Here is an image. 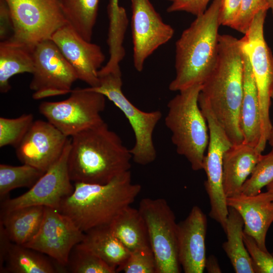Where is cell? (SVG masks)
Here are the masks:
<instances>
[{
  "instance_id": "4316f807",
  "label": "cell",
  "mask_w": 273,
  "mask_h": 273,
  "mask_svg": "<svg viewBox=\"0 0 273 273\" xmlns=\"http://www.w3.org/2000/svg\"><path fill=\"white\" fill-rule=\"evenodd\" d=\"M224 232L227 240L222 248L236 273H254L251 258L244 244L243 234L244 221L233 207H228Z\"/></svg>"
},
{
  "instance_id": "44dd1931",
  "label": "cell",
  "mask_w": 273,
  "mask_h": 273,
  "mask_svg": "<svg viewBox=\"0 0 273 273\" xmlns=\"http://www.w3.org/2000/svg\"><path fill=\"white\" fill-rule=\"evenodd\" d=\"M243 47V46H242ZM243 50V95L241 124L244 143L256 148L261 138L259 102L255 80L247 54Z\"/></svg>"
},
{
  "instance_id": "d6a6232c",
  "label": "cell",
  "mask_w": 273,
  "mask_h": 273,
  "mask_svg": "<svg viewBox=\"0 0 273 273\" xmlns=\"http://www.w3.org/2000/svg\"><path fill=\"white\" fill-rule=\"evenodd\" d=\"M157 273L155 256L151 248L130 253L125 262L116 270V272Z\"/></svg>"
},
{
  "instance_id": "4dcf8cb0",
  "label": "cell",
  "mask_w": 273,
  "mask_h": 273,
  "mask_svg": "<svg viewBox=\"0 0 273 273\" xmlns=\"http://www.w3.org/2000/svg\"><path fill=\"white\" fill-rule=\"evenodd\" d=\"M32 114H24L18 117H0V147L11 146L15 148L23 139L33 122Z\"/></svg>"
},
{
  "instance_id": "60d3db41",
  "label": "cell",
  "mask_w": 273,
  "mask_h": 273,
  "mask_svg": "<svg viewBox=\"0 0 273 273\" xmlns=\"http://www.w3.org/2000/svg\"><path fill=\"white\" fill-rule=\"evenodd\" d=\"M270 98L273 101V87L270 94ZM268 142L270 146L272 147V148H273V124H272L271 129Z\"/></svg>"
},
{
  "instance_id": "8d00e7d4",
  "label": "cell",
  "mask_w": 273,
  "mask_h": 273,
  "mask_svg": "<svg viewBox=\"0 0 273 273\" xmlns=\"http://www.w3.org/2000/svg\"><path fill=\"white\" fill-rule=\"evenodd\" d=\"M242 0H221L219 21L220 25L231 27L240 11Z\"/></svg>"
},
{
  "instance_id": "e0dca14e",
  "label": "cell",
  "mask_w": 273,
  "mask_h": 273,
  "mask_svg": "<svg viewBox=\"0 0 273 273\" xmlns=\"http://www.w3.org/2000/svg\"><path fill=\"white\" fill-rule=\"evenodd\" d=\"M51 39L72 66L78 79L89 87L99 85L98 72L105 60L99 45L83 38L68 23L58 29Z\"/></svg>"
},
{
  "instance_id": "cb8c5ba5",
  "label": "cell",
  "mask_w": 273,
  "mask_h": 273,
  "mask_svg": "<svg viewBox=\"0 0 273 273\" xmlns=\"http://www.w3.org/2000/svg\"><path fill=\"white\" fill-rule=\"evenodd\" d=\"M110 228L130 252L151 248L147 225L138 209L127 207L111 222Z\"/></svg>"
},
{
  "instance_id": "ee69618b",
  "label": "cell",
  "mask_w": 273,
  "mask_h": 273,
  "mask_svg": "<svg viewBox=\"0 0 273 273\" xmlns=\"http://www.w3.org/2000/svg\"><path fill=\"white\" fill-rule=\"evenodd\" d=\"M272 255H273V252H272Z\"/></svg>"
},
{
  "instance_id": "d590c367",
  "label": "cell",
  "mask_w": 273,
  "mask_h": 273,
  "mask_svg": "<svg viewBox=\"0 0 273 273\" xmlns=\"http://www.w3.org/2000/svg\"><path fill=\"white\" fill-rule=\"evenodd\" d=\"M170 3L167 12H186L196 17L202 14L207 9L210 0H166Z\"/></svg>"
},
{
  "instance_id": "6da1fadb",
  "label": "cell",
  "mask_w": 273,
  "mask_h": 273,
  "mask_svg": "<svg viewBox=\"0 0 273 273\" xmlns=\"http://www.w3.org/2000/svg\"><path fill=\"white\" fill-rule=\"evenodd\" d=\"M243 50L241 39L219 34L216 64L200 93L233 145L244 142L241 124L243 95Z\"/></svg>"
},
{
  "instance_id": "5bb4252c",
  "label": "cell",
  "mask_w": 273,
  "mask_h": 273,
  "mask_svg": "<svg viewBox=\"0 0 273 273\" xmlns=\"http://www.w3.org/2000/svg\"><path fill=\"white\" fill-rule=\"evenodd\" d=\"M84 237V233L68 216L58 209L44 207L38 232L23 246L47 255L66 268L71 250Z\"/></svg>"
},
{
  "instance_id": "3957f363",
  "label": "cell",
  "mask_w": 273,
  "mask_h": 273,
  "mask_svg": "<svg viewBox=\"0 0 273 273\" xmlns=\"http://www.w3.org/2000/svg\"><path fill=\"white\" fill-rule=\"evenodd\" d=\"M221 3L213 0L176 41L175 75L169 85L170 90L203 84L211 73L218 56Z\"/></svg>"
},
{
  "instance_id": "5b68a950",
  "label": "cell",
  "mask_w": 273,
  "mask_h": 273,
  "mask_svg": "<svg viewBox=\"0 0 273 273\" xmlns=\"http://www.w3.org/2000/svg\"><path fill=\"white\" fill-rule=\"evenodd\" d=\"M202 84L181 90L167 104L165 124L177 154L184 156L193 170L203 169L209 143L208 127L198 103Z\"/></svg>"
},
{
  "instance_id": "f35d334b",
  "label": "cell",
  "mask_w": 273,
  "mask_h": 273,
  "mask_svg": "<svg viewBox=\"0 0 273 273\" xmlns=\"http://www.w3.org/2000/svg\"><path fill=\"white\" fill-rule=\"evenodd\" d=\"M12 243L5 228L0 222V272L3 269L6 257Z\"/></svg>"
},
{
  "instance_id": "b9f144b4",
  "label": "cell",
  "mask_w": 273,
  "mask_h": 273,
  "mask_svg": "<svg viewBox=\"0 0 273 273\" xmlns=\"http://www.w3.org/2000/svg\"><path fill=\"white\" fill-rule=\"evenodd\" d=\"M264 1L268 9L271 10L273 16V0H264Z\"/></svg>"
},
{
  "instance_id": "836d02e7",
  "label": "cell",
  "mask_w": 273,
  "mask_h": 273,
  "mask_svg": "<svg viewBox=\"0 0 273 273\" xmlns=\"http://www.w3.org/2000/svg\"><path fill=\"white\" fill-rule=\"evenodd\" d=\"M245 246L251 258L254 273H273V255L261 250L255 240L243 232Z\"/></svg>"
},
{
  "instance_id": "f546056e",
  "label": "cell",
  "mask_w": 273,
  "mask_h": 273,
  "mask_svg": "<svg viewBox=\"0 0 273 273\" xmlns=\"http://www.w3.org/2000/svg\"><path fill=\"white\" fill-rule=\"evenodd\" d=\"M66 269L67 272L71 273L116 272L115 269L80 244L71 250Z\"/></svg>"
},
{
  "instance_id": "1f68e13d",
  "label": "cell",
  "mask_w": 273,
  "mask_h": 273,
  "mask_svg": "<svg viewBox=\"0 0 273 273\" xmlns=\"http://www.w3.org/2000/svg\"><path fill=\"white\" fill-rule=\"evenodd\" d=\"M273 180V148L266 155H262L250 177L243 185L241 193L255 195Z\"/></svg>"
},
{
  "instance_id": "ba28073f",
  "label": "cell",
  "mask_w": 273,
  "mask_h": 273,
  "mask_svg": "<svg viewBox=\"0 0 273 273\" xmlns=\"http://www.w3.org/2000/svg\"><path fill=\"white\" fill-rule=\"evenodd\" d=\"M268 10L262 9L255 15L248 31L241 38L258 90L261 138L257 149L261 152L265 149L272 126L269 112L273 87V55L264 36V24Z\"/></svg>"
},
{
  "instance_id": "74e56055",
  "label": "cell",
  "mask_w": 273,
  "mask_h": 273,
  "mask_svg": "<svg viewBox=\"0 0 273 273\" xmlns=\"http://www.w3.org/2000/svg\"><path fill=\"white\" fill-rule=\"evenodd\" d=\"M0 39L5 40L10 37V30L13 33V22L9 6L5 0H0Z\"/></svg>"
},
{
  "instance_id": "484cf974",
  "label": "cell",
  "mask_w": 273,
  "mask_h": 273,
  "mask_svg": "<svg viewBox=\"0 0 273 273\" xmlns=\"http://www.w3.org/2000/svg\"><path fill=\"white\" fill-rule=\"evenodd\" d=\"M43 254L12 243L1 273L66 272V269Z\"/></svg>"
},
{
  "instance_id": "8fae6325",
  "label": "cell",
  "mask_w": 273,
  "mask_h": 273,
  "mask_svg": "<svg viewBox=\"0 0 273 273\" xmlns=\"http://www.w3.org/2000/svg\"><path fill=\"white\" fill-rule=\"evenodd\" d=\"M148 230L157 273H179L175 216L165 199L143 198L138 208Z\"/></svg>"
},
{
  "instance_id": "ab89813d",
  "label": "cell",
  "mask_w": 273,
  "mask_h": 273,
  "mask_svg": "<svg viewBox=\"0 0 273 273\" xmlns=\"http://www.w3.org/2000/svg\"><path fill=\"white\" fill-rule=\"evenodd\" d=\"M205 268L208 272L220 273L221 270L220 268L217 258L213 255H211L206 259Z\"/></svg>"
},
{
  "instance_id": "7402d4cb",
  "label": "cell",
  "mask_w": 273,
  "mask_h": 273,
  "mask_svg": "<svg viewBox=\"0 0 273 273\" xmlns=\"http://www.w3.org/2000/svg\"><path fill=\"white\" fill-rule=\"evenodd\" d=\"M79 244L116 271L131 253L114 236L110 225L95 228L84 233V238Z\"/></svg>"
},
{
  "instance_id": "30bf717a",
  "label": "cell",
  "mask_w": 273,
  "mask_h": 273,
  "mask_svg": "<svg viewBox=\"0 0 273 273\" xmlns=\"http://www.w3.org/2000/svg\"><path fill=\"white\" fill-rule=\"evenodd\" d=\"M198 103L207 121L209 132L203 169L206 175L204 187L210 204L209 215L224 231L229 210L223 186V157L225 152L233 144L209 105L200 94Z\"/></svg>"
},
{
  "instance_id": "e575fe53",
  "label": "cell",
  "mask_w": 273,
  "mask_h": 273,
  "mask_svg": "<svg viewBox=\"0 0 273 273\" xmlns=\"http://www.w3.org/2000/svg\"><path fill=\"white\" fill-rule=\"evenodd\" d=\"M263 9L269 10L264 0H242L239 13L231 28L245 34L255 15Z\"/></svg>"
},
{
  "instance_id": "f1b7e54d",
  "label": "cell",
  "mask_w": 273,
  "mask_h": 273,
  "mask_svg": "<svg viewBox=\"0 0 273 273\" xmlns=\"http://www.w3.org/2000/svg\"><path fill=\"white\" fill-rule=\"evenodd\" d=\"M45 172L28 164H0V199L4 200L13 190L31 188Z\"/></svg>"
},
{
  "instance_id": "7bdbcfd3",
  "label": "cell",
  "mask_w": 273,
  "mask_h": 273,
  "mask_svg": "<svg viewBox=\"0 0 273 273\" xmlns=\"http://www.w3.org/2000/svg\"><path fill=\"white\" fill-rule=\"evenodd\" d=\"M266 187L267 191L271 194L273 198V180Z\"/></svg>"
},
{
  "instance_id": "52a82bcc",
  "label": "cell",
  "mask_w": 273,
  "mask_h": 273,
  "mask_svg": "<svg viewBox=\"0 0 273 273\" xmlns=\"http://www.w3.org/2000/svg\"><path fill=\"white\" fill-rule=\"evenodd\" d=\"M5 1L13 22V33L9 38L32 51L68 23L58 0Z\"/></svg>"
},
{
  "instance_id": "603a6c76",
  "label": "cell",
  "mask_w": 273,
  "mask_h": 273,
  "mask_svg": "<svg viewBox=\"0 0 273 273\" xmlns=\"http://www.w3.org/2000/svg\"><path fill=\"white\" fill-rule=\"evenodd\" d=\"M44 207L29 206L1 213L0 222L5 228L11 241L24 245L38 232L41 224Z\"/></svg>"
},
{
  "instance_id": "8992f818",
  "label": "cell",
  "mask_w": 273,
  "mask_h": 273,
  "mask_svg": "<svg viewBox=\"0 0 273 273\" xmlns=\"http://www.w3.org/2000/svg\"><path fill=\"white\" fill-rule=\"evenodd\" d=\"M98 76L99 85L87 88L103 95L121 110L128 120L135 138V143L130 149L133 161L141 165L152 163L157 157L153 135L162 118L161 112L143 111L131 103L122 90L121 71L98 73Z\"/></svg>"
},
{
  "instance_id": "d6986e66",
  "label": "cell",
  "mask_w": 273,
  "mask_h": 273,
  "mask_svg": "<svg viewBox=\"0 0 273 273\" xmlns=\"http://www.w3.org/2000/svg\"><path fill=\"white\" fill-rule=\"evenodd\" d=\"M228 207L235 208L244 221L243 232L252 237L258 247L268 251L266 236L273 222V198L268 191L255 195L241 193L226 198Z\"/></svg>"
},
{
  "instance_id": "4fadbf2b",
  "label": "cell",
  "mask_w": 273,
  "mask_h": 273,
  "mask_svg": "<svg viewBox=\"0 0 273 273\" xmlns=\"http://www.w3.org/2000/svg\"><path fill=\"white\" fill-rule=\"evenodd\" d=\"M70 141L69 139L59 159L28 191L2 201L1 213L29 206L58 209L62 201L74 191L68 166Z\"/></svg>"
},
{
  "instance_id": "7c38bea8",
  "label": "cell",
  "mask_w": 273,
  "mask_h": 273,
  "mask_svg": "<svg viewBox=\"0 0 273 273\" xmlns=\"http://www.w3.org/2000/svg\"><path fill=\"white\" fill-rule=\"evenodd\" d=\"M34 70L29 88L40 100L70 93L78 79L72 66L52 39L39 42L33 51Z\"/></svg>"
},
{
  "instance_id": "9a60e30c",
  "label": "cell",
  "mask_w": 273,
  "mask_h": 273,
  "mask_svg": "<svg viewBox=\"0 0 273 273\" xmlns=\"http://www.w3.org/2000/svg\"><path fill=\"white\" fill-rule=\"evenodd\" d=\"M133 60L141 72L146 59L173 37L174 30L165 23L149 0H130Z\"/></svg>"
},
{
  "instance_id": "d4e9b609",
  "label": "cell",
  "mask_w": 273,
  "mask_h": 273,
  "mask_svg": "<svg viewBox=\"0 0 273 273\" xmlns=\"http://www.w3.org/2000/svg\"><path fill=\"white\" fill-rule=\"evenodd\" d=\"M33 51L8 38L0 42V92L7 93L11 88L9 80L18 74L32 73Z\"/></svg>"
},
{
  "instance_id": "2e32d148",
  "label": "cell",
  "mask_w": 273,
  "mask_h": 273,
  "mask_svg": "<svg viewBox=\"0 0 273 273\" xmlns=\"http://www.w3.org/2000/svg\"><path fill=\"white\" fill-rule=\"evenodd\" d=\"M69 140L49 121L34 120L15 148L16 154L22 164L46 172L59 159Z\"/></svg>"
},
{
  "instance_id": "9c48e42d",
  "label": "cell",
  "mask_w": 273,
  "mask_h": 273,
  "mask_svg": "<svg viewBox=\"0 0 273 273\" xmlns=\"http://www.w3.org/2000/svg\"><path fill=\"white\" fill-rule=\"evenodd\" d=\"M70 93L62 101L41 102L39 113L68 137L104 122L101 115L106 106L103 95L87 87L72 89Z\"/></svg>"
},
{
  "instance_id": "ffe728a7",
  "label": "cell",
  "mask_w": 273,
  "mask_h": 273,
  "mask_svg": "<svg viewBox=\"0 0 273 273\" xmlns=\"http://www.w3.org/2000/svg\"><path fill=\"white\" fill-rule=\"evenodd\" d=\"M255 147L246 143L233 145L223 157V186L230 197L241 193L243 185L262 156Z\"/></svg>"
},
{
  "instance_id": "7a4b0ae2",
  "label": "cell",
  "mask_w": 273,
  "mask_h": 273,
  "mask_svg": "<svg viewBox=\"0 0 273 273\" xmlns=\"http://www.w3.org/2000/svg\"><path fill=\"white\" fill-rule=\"evenodd\" d=\"M70 140L68 166L72 181L106 184L130 170V149L105 122Z\"/></svg>"
},
{
  "instance_id": "277c9868",
  "label": "cell",
  "mask_w": 273,
  "mask_h": 273,
  "mask_svg": "<svg viewBox=\"0 0 273 273\" xmlns=\"http://www.w3.org/2000/svg\"><path fill=\"white\" fill-rule=\"evenodd\" d=\"M141 189L140 185L132 183L130 170L106 184L75 182L73 192L62 201L58 210L84 233L109 225L131 205Z\"/></svg>"
},
{
  "instance_id": "83f0119b",
  "label": "cell",
  "mask_w": 273,
  "mask_h": 273,
  "mask_svg": "<svg viewBox=\"0 0 273 273\" xmlns=\"http://www.w3.org/2000/svg\"><path fill=\"white\" fill-rule=\"evenodd\" d=\"M68 23L84 39L91 41L99 0H58Z\"/></svg>"
},
{
  "instance_id": "ac0fdd59",
  "label": "cell",
  "mask_w": 273,
  "mask_h": 273,
  "mask_svg": "<svg viewBox=\"0 0 273 273\" xmlns=\"http://www.w3.org/2000/svg\"><path fill=\"white\" fill-rule=\"evenodd\" d=\"M206 216L194 206L186 218L177 223L178 260L185 273H203L206 261Z\"/></svg>"
}]
</instances>
